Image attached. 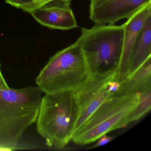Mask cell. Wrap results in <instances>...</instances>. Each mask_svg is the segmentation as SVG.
Wrapping results in <instances>:
<instances>
[{"instance_id": "9a60e30c", "label": "cell", "mask_w": 151, "mask_h": 151, "mask_svg": "<svg viewBox=\"0 0 151 151\" xmlns=\"http://www.w3.org/2000/svg\"><path fill=\"white\" fill-rule=\"evenodd\" d=\"M55 0H33L34 2V10L45 5L46 4ZM71 1V0H70Z\"/></svg>"}, {"instance_id": "3957f363", "label": "cell", "mask_w": 151, "mask_h": 151, "mask_svg": "<svg viewBox=\"0 0 151 151\" xmlns=\"http://www.w3.org/2000/svg\"><path fill=\"white\" fill-rule=\"evenodd\" d=\"M76 41L86 61L90 76H107L117 71L123 44V24H97L82 28Z\"/></svg>"}, {"instance_id": "52a82bcc", "label": "cell", "mask_w": 151, "mask_h": 151, "mask_svg": "<svg viewBox=\"0 0 151 151\" xmlns=\"http://www.w3.org/2000/svg\"><path fill=\"white\" fill-rule=\"evenodd\" d=\"M150 3L151 0H90L89 17L97 24H114Z\"/></svg>"}, {"instance_id": "6da1fadb", "label": "cell", "mask_w": 151, "mask_h": 151, "mask_svg": "<svg viewBox=\"0 0 151 151\" xmlns=\"http://www.w3.org/2000/svg\"><path fill=\"white\" fill-rule=\"evenodd\" d=\"M43 93L38 86L0 89V151L19 148L23 134L37 121Z\"/></svg>"}, {"instance_id": "8fae6325", "label": "cell", "mask_w": 151, "mask_h": 151, "mask_svg": "<svg viewBox=\"0 0 151 151\" xmlns=\"http://www.w3.org/2000/svg\"><path fill=\"white\" fill-rule=\"evenodd\" d=\"M151 57V16L148 17L134 43L129 60L128 75Z\"/></svg>"}, {"instance_id": "5b68a950", "label": "cell", "mask_w": 151, "mask_h": 151, "mask_svg": "<svg viewBox=\"0 0 151 151\" xmlns=\"http://www.w3.org/2000/svg\"><path fill=\"white\" fill-rule=\"evenodd\" d=\"M138 92L113 97L105 101L72 135L75 144L84 145L114 130L128 125V117L139 99Z\"/></svg>"}, {"instance_id": "2e32d148", "label": "cell", "mask_w": 151, "mask_h": 151, "mask_svg": "<svg viewBox=\"0 0 151 151\" xmlns=\"http://www.w3.org/2000/svg\"><path fill=\"white\" fill-rule=\"evenodd\" d=\"M9 86H8L2 72H1V64H0V89L1 88H9Z\"/></svg>"}, {"instance_id": "7c38bea8", "label": "cell", "mask_w": 151, "mask_h": 151, "mask_svg": "<svg viewBox=\"0 0 151 151\" xmlns=\"http://www.w3.org/2000/svg\"><path fill=\"white\" fill-rule=\"evenodd\" d=\"M139 99L135 108L128 117V122L137 121L148 113L151 108V88L139 93Z\"/></svg>"}, {"instance_id": "7a4b0ae2", "label": "cell", "mask_w": 151, "mask_h": 151, "mask_svg": "<svg viewBox=\"0 0 151 151\" xmlns=\"http://www.w3.org/2000/svg\"><path fill=\"white\" fill-rule=\"evenodd\" d=\"M78 114L74 92L45 93L36 121L37 132L47 146L62 149L71 140Z\"/></svg>"}, {"instance_id": "5bb4252c", "label": "cell", "mask_w": 151, "mask_h": 151, "mask_svg": "<svg viewBox=\"0 0 151 151\" xmlns=\"http://www.w3.org/2000/svg\"><path fill=\"white\" fill-rule=\"evenodd\" d=\"M112 139H113L112 137L107 136L106 134L103 135L100 137L99 138V139H98V142L93 146V147L102 146L106 145L112 141Z\"/></svg>"}, {"instance_id": "4fadbf2b", "label": "cell", "mask_w": 151, "mask_h": 151, "mask_svg": "<svg viewBox=\"0 0 151 151\" xmlns=\"http://www.w3.org/2000/svg\"><path fill=\"white\" fill-rule=\"evenodd\" d=\"M8 4L20 9L24 12L31 13L34 10L33 0H5Z\"/></svg>"}, {"instance_id": "ba28073f", "label": "cell", "mask_w": 151, "mask_h": 151, "mask_svg": "<svg viewBox=\"0 0 151 151\" xmlns=\"http://www.w3.org/2000/svg\"><path fill=\"white\" fill-rule=\"evenodd\" d=\"M70 0H55L30 13L40 24L55 29L68 30L78 27Z\"/></svg>"}, {"instance_id": "277c9868", "label": "cell", "mask_w": 151, "mask_h": 151, "mask_svg": "<svg viewBox=\"0 0 151 151\" xmlns=\"http://www.w3.org/2000/svg\"><path fill=\"white\" fill-rule=\"evenodd\" d=\"M90 77L82 49L75 42L50 58L36 78V83L45 93L75 92Z\"/></svg>"}, {"instance_id": "9c48e42d", "label": "cell", "mask_w": 151, "mask_h": 151, "mask_svg": "<svg viewBox=\"0 0 151 151\" xmlns=\"http://www.w3.org/2000/svg\"><path fill=\"white\" fill-rule=\"evenodd\" d=\"M151 16V3L134 13L123 24L124 28L122 51L116 71V78L122 82L128 75L129 60L132 47L147 19Z\"/></svg>"}, {"instance_id": "8992f818", "label": "cell", "mask_w": 151, "mask_h": 151, "mask_svg": "<svg viewBox=\"0 0 151 151\" xmlns=\"http://www.w3.org/2000/svg\"><path fill=\"white\" fill-rule=\"evenodd\" d=\"M116 73L90 76L83 86L74 92L79 108V114L73 134L105 101L114 97V92L110 89V83L116 78Z\"/></svg>"}, {"instance_id": "30bf717a", "label": "cell", "mask_w": 151, "mask_h": 151, "mask_svg": "<svg viewBox=\"0 0 151 151\" xmlns=\"http://www.w3.org/2000/svg\"><path fill=\"white\" fill-rule=\"evenodd\" d=\"M114 97L131 95L151 88V57L122 82Z\"/></svg>"}]
</instances>
